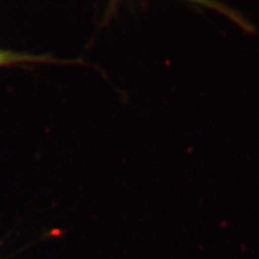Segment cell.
Listing matches in <instances>:
<instances>
[{
	"label": "cell",
	"mask_w": 259,
	"mask_h": 259,
	"mask_svg": "<svg viewBox=\"0 0 259 259\" xmlns=\"http://www.w3.org/2000/svg\"><path fill=\"white\" fill-rule=\"evenodd\" d=\"M37 57L34 54L16 52L0 48V67L22 64H35Z\"/></svg>",
	"instance_id": "6da1fadb"
}]
</instances>
